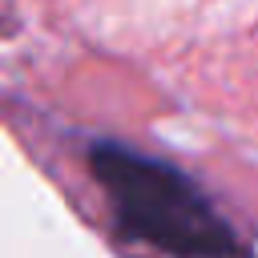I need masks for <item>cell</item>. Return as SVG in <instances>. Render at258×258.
<instances>
[{
  "label": "cell",
  "instance_id": "1",
  "mask_svg": "<svg viewBox=\"0 0 258 258\" xmlns=\"http://www.w3.org/2000/svg\"><path fill=\"white\" fill-rule=\"evenodd\" d=\"M89 165L129 238L169 258H242L234 226L181 169L117 141H101Z\"/></svg>",
  "mask_w": 258,
  "mask_h": 258
}]
</instances>
